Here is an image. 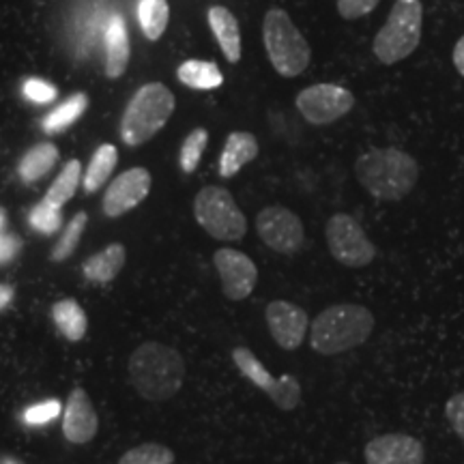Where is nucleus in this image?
Returning a JSON list of instances; mask_svg holds the SVG:
<instances>
[{
    "label": "nucleus",
    "instance_id": "f257e3e1",
    "mask_svg": "<svg viewBox=\"0 0 464 464\" xmlns=\"http://www.w3.org/2000/svg\"><path fill=\"white\" fill-rule=\"evenodd\" d=\"M355 177L370 196L382 202H398L413 191L420 166L402 149H368L355 161Z\"/></svg>",
    "mask_w": 464,
    "mask_h": 464
},
{
    "label": "nucleus",
    "instance_id": "f03ea898",
    "mask_svg": "<svg viewBox=\"0 0 464 464\" xmlns=\"http://www.w3.org/2000/svg\"><path fill=\"white\" fill-rule=\"evenodd\" d=\"M131 387L149 402H164L183 387L185 362L177 348L147 342L131 353L127 363Z\"/></svg>",
    "mask_w": 464,
    "mask_h": 464
},
{
    "label": "nucleus",
    "instance_id": "7ed1b4c3",
    "mask_svg": "<svg viewBox=\"0 0 464 464\" xmlns=\"http://www.w3.org/2000/svg\"><path fill=\"white\" fill-rule=\"evenodd\" d=\"M372 332L374 316L368 307L357 304L329 305L310 324V346L318 355H340L362 346Z\"/></svg>",
    "mask_w": 464,
    "mask_h": 464
},
{
    "label": "nucleus",
    "instance_id": "20e7f679",
    "mask_svg": "<svg viewBox=\"0 0 464 464\" xmlns=\"http://www.w3.org/2000/svg\"><path fill=\"white\" fill-rule=\"evenodd\" d=\"M265 50L271 65L284 78H297L310 67L312 50L284 9H269L263 22Z\"/></svg>",
    "mask_w": 464,
    "mask_h": 464
},
{
    "label": "nucleus",
    "instance_id": "39448f33",
    "mask_svg": "<svg viewBox=\"0 0 464 464\" xmlns=\"http://www.w3.org/2000/svg\"><path fill=\"white\" fill-rule=\"evenodd\" d=\"M174 112V95L161 82L144 84L133 95L121 121V138L127 147H140L164 127Z\"/></svg>",
    "mask_w": 464,
    "mask_h": 464
},
{
    "label": "nucleus",
    "instance_id": "423d86ee",
    "mask_svg": "<svg viewBox=\"0 0 464 464\" xmlns=\"http://www.w3.org/2000/svg\"><path fill=\"white\" fill-rule=\"evenodd\" d=\"M423 5L421 0H396L390 17L376 33L372 50L382 65H396L417 50L421 42Z\"/></svg>",
    "mask_w": 464,
    "mask_h": 464
},
{
    "label": "nucleus",
    "instance_id": "0eeeda50",
    "mask_svg": "<svg viewBox=\"0 0 464 464\" xmlns=\"http://www.w3.org/2000/svg\"><path fill=\"white\" fill-rule=\"evenodd\" d=\"M194 216L213 239L239 241L247 232V219L228 189L207 185L194 198Z\"/></svg>",
    "mask_w": 464,
    "mask_h": 464
},
{
    "label": "nucleus",
    "instance_id": "6e6552de",
    "mask_svg": "<svg viewBox=\"0 0 464 464\" xmlns=\"http://www.w3.org/2000/svg\"><path fill=\"white\" fill-rule=\"evenodd\" d=\"M324 237H327L329 252L340 265L351 266V269H362V266H368L376 258L374 243L368 239L362 224L348 213H335V216L329 218Z\"/></svg>",
    "mask_w": 464,
    "mask_h": 464
},
{
    "label": "nucleus",
    "instance_id": "1a4fd4ad",
    "mask_svg": "<svg viewBox=\"0 0 464 464\" xmlns=\"http://www.w3.org/2000/svg\"><path fill=\"white\" fill-rule=\"evenodd\" d=\"M232 362H235L239 372L246 376L252 385H256L258 390H263L266 396L274 400L277 409H297L301 402V385L295 376L284 374L280 379H276V376L265 368L263 362H260V359L246 346H237L235 351H232Z\"/></svg>",
    "mask_w": 464,
    "mask_h": 464
},
{
    "label": "nucleus",
    "instance_id": "9d476101",
    "mask_svg": "<svg viewBox=\"0 0 464 464\" xmlns=\"http://www.w3.org/2000/svg\"><path fill=\"white\" fill-rule=\"evenodd\" d=\"M295 103L310 125H329L351 112L355 95L340 84L321 82L301 91Z\"/></svg>",
    "mask_w": 464,
    "mask_h": 464
},
{
    "label": "nucleus",
    "instance_id": "9b49d317",
    "mask_svg": "<svg viewBox=\"0 0 464 464\" xmlns=\"http://www.w3.org/2000/svg\"><path fill=\"white\" fill-rule=\"evenodd\" d=\"M256 230L266 247L284 256L297 254L305 243V228L301 218L282 205L265 207L256 218Z\"/></svg>",
    "mask_w": 464,
    "mask_h": 464
},
{
    "label": "nucleus",
    "instance_id": "f8f14e48",
    "mask_svg": "<svg viewBox=\"0 0 464 464\" xmlns=\"http://www.w3.org/2000/svg\"><path fill=\"white\" fill-rule=\"evenodd\" d=\"M213 265L222 280L224 295L230 301H243L254 293L258 282V269L247 254L232 247H222L213 254Z\"/></svg>",
    "mask_w": 464,
    "mask_h": 464
},
{
    "label": "nucleus",
    "instance_id": "ddd939ff",
    "mask_svg": "<svg viewBox=\"0 0 464 464\" xmlns=\"http://www.w3.org/2000/svg\"><path fill=\"white\" fill-rule=\"evenodd\" d=\"M265 318L271 338L284 351H297L304 344L307 327H310V318L304 307L277 299L266 305Z\"/></svg>",
    "mask_w": 464,
    "mask_h": 464
},
{
    "label": "nucleus",
    "instance_id": "4468645a",
    "mask_svg": "<svg viewBox=\"0 0 464 464\" xmlns=\"http://www.w3.org/2000/svg\"><path fill=\"white\" fill-rule=\"evenodd\" d=\"M150 191V174L147 168H131L114 179L103 196V213L108 218H121L136 208Z\"/></svg>",
    "mask_w": 464,
    "mask_h": 464
},
{
    "label": "nucleus",
    "instance_id": "2eb2a0df",
    "mask_svg": "<svg viewBox=\"0 0 464 464\" xmlns=\"http://www.w3.org/2000/svg\"><path fill=\"white\" fill-rule=\"evenodd\" d=\"M368 464H423L426 450L420 439L402 432L374 437L363 450Z\"/></svg>",
    "mask_w": 464,
    "mask_h": 464
},
{
    "label": "nucleus",
    "instance_id": "dca6fc26",
    "mask_svg": "<svg viewBox=\"0 0 464 464\" xmlns=\"http://www.w3.org/2000/svg\"><path fill=\"white\" fill-rule=\"evenodd\" d=\"M97 430H100V417H97L95 406H92L89 393L78 387L69 393L63 432H65L69 443L84 445L95 439Z\"/></svg>",
    "mask_w": 464,
    "mask_h": 464
},
{
    "label": "nucleus",
    "instance_id": "f3484780",
    "mask_svg": "<svg viewBox=\"0 0 464 464\" xmlns=\"http://www.w3.org/2000/svg\"><path fill=\"white\" fill-rule=\"evenodd\" d=\"M208 26H211L213 34H216L219 48H222L226 61L239 63L241 61V31L239 22L232 15L230 9L222 7V5H216V7L208 9L207 14Z\"/></svg>",
    "mask_w": 464,
    "mask_h": 464
},
{
    "label": "nucleus",
    "instance_id": "a211bd4d",
    "mask_svg": "<svg viewBox=\"0 0 464 464\" xmlns=\"http://www.w3.org/2000/svg\"><path fill=\"white\" fill-rule=\"evenodd\" d=\"M103 37H106V75L121 78L130 63V37L123 17L110 15Z\"/></svg>",
    "mask_w": 464,
    "mask_h": 464
},
{
    "label": "nucleus",
    "instance_id": "6ab92c4d",
    "mask_svg": "<svg viewBox=\"0 0 464 464\" xmlns=\"http://www.w3.org/2000/svg\"><path fill=\"white\" fill-rule=\"evenodd\" d=\"M258 158V142L249 131H232L219 158V174L224 179L235 177L243 166Z\"/></svg>",
    "mask_w": 464,
    "mask_h": 464
},
{
    "label": "nucleus",
    "instance_id": "aec40b11",
    "mask_svg": "<svg viewBox=\"0 0 464 464\" xmlns=\"http://www.w3.org/2000/svg\"><path fill=\"white\" fill-rule=\"evenodd\" d=\"M125 258H127L125 247L121 246V243H112V246H108L103 252L95 254V256L86 260L82 266V274L86 280L97 282V284L112 282L114 277L121 274V269L125 266Z\"/></svg>",
    "mask_w": 464,
    "mask_h": 464
},
{
    "label": "nucleus",
    "instance_id": "412c9836",
    "mask_svg": "<svg viewBox=\"0 0 464 464\" xmlns=\"http://www.w3.org/2000/svg\"><path fill=\"white\" fill-rule=\"evenodd\" d=\"M52 318H54L58 332L65 335L69 342H80L86 335V329H89L86 312L75 299H63L52 305Z\"/></svg>",
    "mask_w": 464,
    "mask_h": 464
},
{
    "label": "nucleus",
    "instance_id": "4be33fe9",
    "mask_svg": "<svg viewBox=\"0 0 464 464\" xmlns=\"http://www.w3.org/2000/svg\"><path fill=\"white\" fill-rule=\"evenodd\" d=\"M177 75L181 84L198 91H213L224 84V75L213 61H196V58H191V61H185L179 67Z\"/></svg>",
    "mask_w": 464,
    "mask_h": 464
},
{
    "label": "nucleus",
    "instance_id": "5701e85b",
    "mask_svg": "<svg viewBox=\"0 0 464 464\" xmlns=\"http://www.w3.org/2000/svg\"><path fill=\"white\" fill-rule=\"evenodd\" d=\"M58 161V149L54 144L44 142L33 147L20 161V177L24 183H34L44 179Z\"/></svg>",
    "mask_w": 464,
    "mask_h": 464
},
{
    "label": "nucleus",
    "instance_id": "b1692460",
    "mask_svg": "<svg viewBox=\"0 0 464 464\" xmlns=\"http://www.w3.org/2000/svg\"><path fill=\"white\" fill-rule=\"evenodd\" d=\"M168 17H170V9H168L166 0H140L138 3V20H140L142 33L150 42H158L164 34Z\"/></svg>",
    "mask_w": 464,
    "mask_h": 464
},
{
    "label": "nucleus",
    "instance_id": "393cba45",
    "mask_svg": "<svg viewBox=\"0 0 464 464\" xmlns=\"http://www.w3.org/2000/svg\"><path fill=\"white\" fill-rule=\"evenodd\" d=\"M80 177H82V164H80L78 160L67 161L65 168H63V172L56 177V181L50 185L48 194H45L44 200L61 208L67 200L73 198L75 189H78L80 185Z\"/></svg>",
    "mask_w": 464,
    "mask_h": 464
},
{
    "label": "nucleus",
    "instance_id": "a878e982",
    "mask_svg": "<svg viewBox=\"0 0 464 464\" xmlns=\"http://www.w3.org/2000/svg\"><path fill=\"white\" fill-rule=\"evenodd\" d=\"M116 160H119V153H116V149L112 147V144H103V147L97 149L95 155H92L91 164H89V170H86L84 189L92 194V191L103 188L110 179V174H112V170H114Z\"/></svg>",
    "mask_w": 464,
    "mask_h": 464
},
{
    "label": "nucleus",
    "instance_id": "bb28decb",
    "mask_svg": "<svg viewBox=\"0 0 464 464\" xmlns=\"http://www.w3.org/2000/svg\"><path fill=\"white\" fill-rule=\"evenodd\" d=\"M86 106H89V97L84 92H75L73 97H69L65 103H61L54 112H50L44 121V130L50 133L67 130L69 125H73L80 116L84 114Z\"/></svg>",
    "mask_w": 464,
    "mask_h": 464
},
{
    "label": "nucleus",
    "instance_id": "cd10ccee",
    "mask_svg": "<svg viewBox=\"0 0 464 464\" xmlns=\"http://www.w3.org/2000/svg\"><path fill=\"white\" fill-rule=\"evenodd\" d=\"M174 451L161 443H142L121 456L119 464H172Z\"/></svg>",
    "mask_w": 464,
    "mask_h": 464
},
{
    "label": "nucleus",
    "instance_id": "c85d7f7f",
    "mask_svg": "<svg viewBox=\"0 0 464 464\" xmlns=\"http://www.w3.org/2000/svg\"><path fill=\"white\" fill-rule=\"evenodd\" d=\"M207 142H208V131L202 130V127L194 130L188 138H185L183 147H181V158H179L183 172L191 174L196 168H198L202 153H205V149H207Z\"/></svg>",
    "mask_w": 464,
    "mask_h": 464
},
{
    "label": "nucleus",
    "instance_id": "c756f323",
    "mask_svg": "<svg viewBox=\"0 0 464 464\" xmlns=\"http://www.w3.org/2000/svg\"><path fill=\"white\" fill-rule=\"evenodd\" d=\"M86 222H89L86 213H75L72 218V222L67 224L65 235H63V239L56 243L54 252H52V258H54L56 263H63V260H67L75 252V247H78L80 243V237H82V232L86 228Z\"/></svg>",
    "mask_w": 464,
    "mask_h": 464
},
{
    "label": "nucleus",
    "instance_id": "7c9ffc66",
    "mask_svg": "<svg viewBox=\"0 0 464 464\" xmlns=\"http://www.w3.org/2000/svg\"><path fill=\"white\" fill-rule=\"evenodd\" d=\"M61 208L50 205V202L42 200L37 207L33 208L31 213V226L34 230L44 232V235H52V232H56L61 228Z\"/></svg>",
    "mask_w": 464,
    "mask_h": 464
},
{
    "label": "nucleus",
    "instance_id": "2f4dec72",
    "mask_svg": "<svg viewBox=\"0 0 464 464\" xmlns=\"http://www.w3.org/2000/svg\"><path fill=\"white\" fill-rule=\"evenodd\" d=\"M61 413H63V404L58 402V400H48V402L28 406L24 411V421L39 426V423H48L52 420H56Z\"/></svg>",
    "mask_w": 464,
    "mask_h": 464
},
{
    "label": "nucleus",
    "instance_id": "473e14b6",
    "mask_svg": "<svg viewBox=\"0 0 464 464\" xmlns=\"http://www.w3.org/2000/svg\"><path fill=\"white\" fill-rule=\"evenodd\" d=\"M381 0H338V14L344 20H359L379 7Z\"/></svg>",
    "mask_w": 464,
    "mask_h": 464
},
{
    "label": "nucleus",
    "instance_id": "72a5a7b5",
    "mask_svg": "<svg viewBox=\"0 0 464 464\" xmlns=\"http://www.w3.org/2000/svg\"><path fill=\"white\" fill-rule=\"evenodd\" d=\"M445 415L454 428V432L464 440V393H454L445 402Z\"/></svg>",
    "mask_w": 464,
    "mask_h": 464
},
{
    "label": "nucleus",
    "instance_id": "f704fd0d",
    "mask_svg": "<svg viewBox=\"0 0 464 464\" xmlns=\"http://www.w3.org/2000/svg\"><path fill=\"white\" fill-rule=\"evenodd\" d=\"M24 95L26 100L34 103H48L56 97V89L50 82H44V80H26L24 82Z\"/></svg>",
    "mask_w": 464,
    "mask_h": 464
},
{
    "label": "nucleus",
    "instance_id": "c9c22d12",
    "mask_svg": "<svg viewBox=\"0 0 464 464\" xmlns=\"http://www.w3.org/2000/svg\"><path fill=\"white\" fill-rule=\"evenodd\" d=\"M20 249V239L17 237H0V263L14 258Z\"/></svg>",
    "mask_w": 464,
    "mask_h": 464
},
{
    "label": "nucleus",
    "instance_id": "e433bc0d",
    "mask_svg": "<svg viewBox=\"0 0 464 464\" xmlns=\"http://www.w3.org/2000/svg\"><path fill=\"white\" fill-rule=\"evenodd\" d=\"M454 67L458 69V73L464 78V34L458 39V44L454 45Z\"/></svg>",
    "mask_w": 464,
    "mask_h": 464
},
{
    "label": "nucleus",
    "instance_id": "4c0bfd02",
    "mask_svg": "<svg viewBox=\"0 0 464 464\" xmlns=\"http://www.w3.org/2000/svg\"><path fill=\"white\" fill-rule=\"evenodd\" d=\"M11 299H14V288L0 286V310H3V307H7L11 304Z\"/></svg>",
    "mask_w": 464,
    "mask_h": 464
},
{
    "label": "nucleus",
    "instance_id": "58836bf2",
    "mask_svg": "<svg viewBox=\"0 0 464 464\" xmlns=\"http://www.w3.org/2000/svg\"><path fill=\"white\" fill-rule=\"evenodd\" d=\"M3 464H22V462L15 460V458H7V460H5Z\"/></svg>",
    "mask_w": 464,
    "mask_h": 464
},
{
    "label": "nucleus",
    "instance_id": "ea45409f",
    "mask_svg": "<svg viewBox=\"0 0 464 464\" xmlns=\"http://www.w3.org/2000/svg\"><path fill=\"white\" fill-rule=\"evenodd\" d=\"M3 222H5V211L0 208V228H3Z\"/></svg>",
    "mask_w": 464,
    "mask_h": 464
},
{
    "label": "nucleus",
    "instance_id": "a19ab883",
    "mask_svg": "<svg viewBox=\"0 0 464 464\" xmlns=\"http://www.w3.org/2000/svg\"><path fill=\"white\" fill-rule=\"evenodd\" d=\"M338 464H351V462H338Z\"/></svg>",
    "mask_w": 464,
    "mask_h": 464
}]
</instances>
